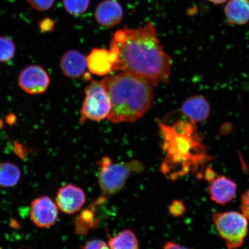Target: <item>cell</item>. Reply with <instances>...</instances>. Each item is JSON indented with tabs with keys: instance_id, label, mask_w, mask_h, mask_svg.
<instances>
[{
	"instance_id": "1",
	"label": "cell",
	"mask_w": 249,
	"mask_h": 249,
	"mask_svg": "<svg viewBox=\"0 0 249 249\" xmlns=\"http://www.w3.org/2000/svg\"><path fill=\"white\" fill-rule=\"evenodd\" d=\"M110 44L116 47L118 52L116 71L135 74L154 86L169 82L172 65L171 58L151 22L138 29L125 27L117 30Z\"/></svg>"
},
{
	"instance_id": "2",
	"label": "cell",
	"mask_w": 249,
	"mask_h": 249,
	"mask_svg": "<svg viewBox=\"0 0 249 249\" xmlns=\"http://www.w3.org/2000/svg\"><path fill=\"white\" fill-rule=\"evenodd\" d=\"M195 124L189 120L177 121L173 125L159 123L164 154L160 170L168 179L176 180L191 173L200 178L209 160Z\"/></svg>"
},
{
	"instance_id": "3",
	"label": "cell",
	"mask_w": 249,
	"mask_h": 249,
	"mask_svg": "<svg viewBox=\"0 0 249 249\" xmlns=\"http://www.w3.org/2000/svg\"><path fill=\"white\" fill-rule=\"evenodd\" d=\"M101 83L111 102L107 120L111 123L135 122L151 107L154 86L142 77L121 71L106 76Z\"/></svg>"
},
{
	"instance_id": "4",
	"label": "cell",
	"mask_w": 249,
	"mask_h": 249,
	"mask_svg": "<svg viewBox=\"0 0 249 249\" xmlns=\"http://www.w3.org/2000/svg\"><path fill=\"white\" fill-rule=\"evenodd\" d=\"M98 164L100 166L98 182L105 197L117 194L124 188L132 174L141 173L144 167L138 160L113 163L108 157L102 158Z\"/></svg>"
},
{
	"instance_id": "5",
	"label": "cell",
	"mask_w": 249,
	"mask_h": 249,
	"mask_svg": "<svg viewBox=\"0 0 249 249\" xmlns=\"http://www.w3.org/2000/svg\"><path fill=\"white\" fill-rule=\"evenodd\" d=\"M219 236L228 249L242 247L247 235L248 222L244 214L235 211L214 213L212 216Z\"/></svg>"
},
{
	"instance_id": "6",
	"label": "cell",
	"mask_w": 249,
	"mask_h": 249,
	"mask_svg": "<svg viewBox=\"0 0 249 249\" xmlns=\"http://www.w3.org/2000/svg\"><path fill=\"white\" fill-rule=\"evenodd\" d=\"M85 92L86 98L81 110L82 121H101L107 118L111 111V102L101 83L92 81L86 87Z\"/></svg>"
},
{
	"instance_id": "7",
	"label": "cell",
	"mask_w": 249,
	"mask_h": 249,
	"mask_svg": "<svg viewBox=\"0 0 249 249\" xmlns=\"http://www.w3.org/2000/svg\"><path fill=\"white\" fill-rule=\"evenodd\" d=\"M87 68L92 74L103 76L108 75L112 71H116L118 64V52L117 48L110 44L108 50L95 48L87 57Z\"/></svg>"
},
{
	"instance_id": "8",
	"label": "cell",
	"mask_w": 249,
	"mask_h": 249,
	"mask_svg": "<svg viewBox=\"0 0 249 249\" xmlns=\"http://www.w3.org/2000/svg\"><path fill=\"white\" fill-rule=\"evenodd\" d=\"M50 84L47 71L38 65H30L22 71L18 76V85L24 92L31 95L45 92Z\"/></svg>"
},
{
	"instance_id": "9",
	"label": "cell",
	"mask_w": 249,
	"mask_h": 249,
	"mask_svg": "<svg viewBox=\"0 0 249 249\" xmlns=\"http://www.w3.org/2000/svg\"><path fill=\"white\" fill-rule=\"evenodd\" d=\"M57 207L48 196L36 198L31 205V219L36 226L41 228L51 227L58 217Z\"/></svg>"
},
{
	"instance_id": "10",
	"label": "cell",
	"mask_w": 249,
	"mask_h": 249,
	"mask_svg": "<svg viewBox=\"0 0 249 249\" xmlns=\"http://www.w3.org/2000/svg\"><path fill=\"white\" fill-rule=\"evenodd\" d=\"M56 202L64 213L73 214L80 211L86 202V195L82 189L68 184L59 189Z\"/></svg>"
},
{
	"instance_id": "11",
	"label": "cell",
	"mask_w": 249,
	"mask_h": 249,
	"mask_svg": "<svg viewBox=\"0 0 249 249\" xmlns=\"http://www.w3.org/2000/svg\"><path fill=\"white\" fill-rule=\"evenodd\" d=\"M208 191L212 200L220 205H226L235 198L236 183L223 176H216L211 180Z\"/></svg>"
},
{
	"instance_id": "12",
	"label": "cell",
	"mask_w": 249,
	"mask_h": 249,
	"mask_svg": "<svg viewBox=\"0 0 249 249\" xmlns=\"http://www.w3.org/2000/svg\"><path fill=\"white\" fill-rule=\"evenodd\" d=\"M123 9L116 0H105L96 8L95 17L97 22L107 28L113 27L121 23Z\"/></svg>"
},
{
	"instance_id": "13",
	"label": "cell",
	"mask_w": 249,
	"mask_h": 249,
	"mask_svg": "<svg viewBox=\"0 0 249 249\" xmlns=\"http://www.w3.org/2000/svg\"><path fill=\"white\" fill-rule=\"evenodd\" d=\"M181 112L191 122L196 124L207 119L210 113L208 102L201 96H193L181 106Z\"/></svg>"
},
{
	"instance_id": "14",
	"label": "cell",
	"mask_w": 249,
	"mask_h": 249,
	"mask_svg": "<svg viewBox=\"0 0 249 249\" xmlns=\"http://www.w3.org/2000/svg\"><path fill=\"white\" fill-rule=\"evenodd\" d=\"M60 67L65 76L71 79H76L85 72L87 67V58L79 51H68L61 58Z\"/></svg>"
},
{
	"instance_id": "15",
	"label": "cell",
	"mask_w": 249,
	"mask_h": 249,
	"mask_svg": "<svg viewBox=\"0 0 249 249\" xmlns=\"http://www.w3.org/2000/svg\"><path fill=\"white\" fill-rule=\"evenodd\" d=\"M228 23L242 25L249 21V0H230L225 8Z\"/></svg>"
},
{
	"instance_id": "16",
	"label": "cell",
	"mask_w": 249,
	"mask_h": 249,
	"mask_svg": "<svg viewBox=\"0 0 249 249\" xmlns=\"http://www.w3.org/2000/svg\"><path fill=\"white\" fill-rule=\"evenodd\" d=\"M110 249H140L138 239L131 230H125L109 239Z\"/></svg>"
},
{
	"instance_id": "17",
	"label": "cell",
	"mask_w": 249,
	"mask_h": 249,
	"mask_svg": "<svg viewBox=\"0 0 249 249\" xmlns=\"http://www.w3.org/2000/svg\"><path fill=\"white\" fill-rule=\"evenodd\" d=\"M21 172L15 164L9 162L0 163V186L11 188L19 181Z\"/></svg>"
},
{
	"instance_id": "18",
	"label": "cell",
	"mask_w": 249,
	"mask_h": 249,
	"mask_svg": "<svg viewBox=\"0 0 249 249\" xmlns=\"http://www.w3.org/2000/svg\"><path fill=\"white\" fill-rule=\"evenodd\" d=\"M90 0H63L64 7L71 15L79 16L88 9Z\"/></svg>"
},
{
	"instance_id": "19",
	"label": "cell",
	"mask_w": 249,
	"mask_h": 249,
	"mask_svg": "<svg viewBox=\"0 0 249 249\" xmlns=\"http://www.w3.org/2000/svg\"><path fill=\"white\" fill-rule=\"evenodd\" d=\"M16 52L15 43L7 36H0V62L11 60Z\"/></svg>"
},
{
	"instance_id": "20",
	"label": "cell",
	"mask_w": 249,
	"mask_h": 249,
	"mask_svg": "<svg viewBox=\"0 0 249 249\" xmlns=\"http://www.w3.org/2000/svg\"><path fill=\"white\" fill-rule=\"evenodd\" d=\"M31 7L39 11L48 10L53 5L55 0H27Z\"/></svg>"
},
{
	"instance_id": "21",
	"label": "cell",
	"mask_w": 249,
	"mask_h": 249,
	"mask_svg": "<svg viewBox=\"0 0 249 249\" xmlns=\"http://www.w3.org/2000/svg\"><path fill=\"white\" fill-rule=\"evenodd\" d=\"M185 212V204L182 201L174 200L170 205L169 213L174 217L181 216L184 214Z\"/></svg>"
},
{
	"instance_id": "22",
	"label": "cell",
	"mask_w": 249,
	"mask_h": 249,
	"mask_svg": "<svg viewBox=\"0 0 249 249\" xmlns=\"http://www.w3.org/2000/svg\"><path fill=\"white\" fill-rule=\"evenodd\" d=\"M240 208L242 213L249 220V189L241 196Z\"/></svg>"
},
{
	"instance_id": "23",
	"label": "cell",
	"mask_w": 249,
	"mask_h": 249,
	"mask_svg": "<svg viewBox=\"0 0 249 249\" xmlns=\"http://www.w3.org/2000/svg\"><path fill=\"white\" fill-rule=\"evenodd\" d=\"M83 249H110L108 245L100 239H94L87 243Z\"/></svg>"
},
{
	"instance_id": "24",
	"label": "cell",
	"mask_w": 249,
	"mask_h": 249,
	"mask_svg": "<svg viewBox=\"0 0 249 249\" xmlns=\"http://www.w3.org/2000/svg\"><path fill=\"white\" fill-rule=\"evenodd\" d=\"M54 23L51 18H45L40 23L39 28L43 33H49L53 30Z\"/></svg>"
},
{
	"instance_id": "25",
	"label": "cell",
	"mask_w": 249,
	"mask_h": 249,
	"mask_svg": "<svg viewBox=\"0 0 249 249\" xmlns=\"http://www.w3.org/2000/svg\"><path fill=\"white\" fill-rule=\"evenodd\" d=\"M163 249H189L172 242H168L164 245Z\"/></svg>"
},
{
	"instance_id": "26",
	"label": "cell",
	"mask_w": 249,
	"mask_h": 249,
	"mask_svg": "<svg viewBox=\"0 0 249 249\" xmlns=\"http://www.w3.org/2000/svg\"><path fill=\"white\" fill-rule=\"evenodd\" d=\"M208 1L213 3L214 4H220L225 2L227 0H208Z\"/></svg>"
}]
</instances>
